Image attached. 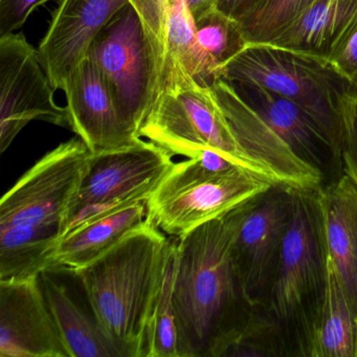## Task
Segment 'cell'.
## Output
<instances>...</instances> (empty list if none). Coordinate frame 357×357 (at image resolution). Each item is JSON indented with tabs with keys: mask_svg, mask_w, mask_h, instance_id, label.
<instances>
[{
	"mask_svg": "<svg viewBox=\"0 0 357 357\" xmlns=\"http://www.w3.org/2000/svg\"><path fill=\"white\" fill-rule=\"evenodd\" d=\"M234 208L175 238L173 301L188 357H223L252 312L234 262Z\"/></svg>",
	"mask_w": 357,
	"mask_h": 357,
	"instance_id": "6da1fadb",
	"label": "cell"
},
{
	"mask_svg": "<svg viewBox=\"0 0 357 357\" xmlns=\"http://www.w3.org/2000/svg\"><path fill=\"white\" fill-rule=\"evenodd\" d=\"M173 240L150 220L74 271L93 314L122 357H146L147 331Z\"/></svg>",
	"mask_w": 357,
	"mask_h": 357,
	"instance_id": "7a4b0ae2",
	"label": "cell"
},
{
	"mask_svg": "<svg viewBox=\"0 0 357 357\" xmlns=\"http://www.w3.org/2000/svg\"><path fill=\"white\" fill-rule=\"evenodd\" d=\"M319 189L294 190L291 221L261 304L279 321L294 357H310L327 294L329 255Z\"/></svg>",
	"mask_w": 357,
	"mask_h": 357,
	"instance_id": "3957f363",
	"label": "cell"
},
{
	"mask_svg": "<svg viewBox=\"0 0 357 357\" xmlns=\"http://www.w3.org/2000/svg\"><path fill=\"white\" fill-rule=\"evenodd\" d=\"M275 183L219 152L206 150L174 162L148 198V218L167 236L181 238Z\"/></svg>",
	"mask_w": 357,
	"mask_h": 357,
	"instance_id": "277c9868",
	"label": "cell"
},
{
	"mask_svg": "<svg viewBox=\"0 0 357 357\" xmlns=\"http://www.w3.org/2000/svg\"><path fill=\"white\" fill-rule=\"evenodd\" d=\"M139 137L160 146L173 158H196L213 150L271 178L238 145L211 86L200 84L173 58H166L153 105Z\"/></svg>",
	"mask_w": 357,
	"mask_h": 357,
	"instance_id": "5b68a950",
	"label": "cell"
},
{
	"mask_svg": "<svg viewBox=\"0 0 357 357\" xmlns=\"http://www.w3.org/2000/svg\"><path fill=\"white\" fill-rule=\"evenodd\" d=\"M221 78L255 83L294 102L317 123L340 155V103L350 95V85L327 58L255 43L225 66Z\"/></svg>",
	"mask_w": 357,
	"mask_h": 357,
	"instance_id": "8992f818",
	"label": "cell"
},
{
	"mask_svg": "<svg viewBox=\"0 0 357 357\" xmlns=\"http://www.w3.org/2000/svg\"><path fill=\"white\" fill-rule=\"evenodd\" d=\"M173 165L169 152L142 137L124 147L93 152L63 235L83 223L148 200Z\"/></svg>",
	"mask_w": 357,
	"mask_h": 357,
	"instance_id": "52a82bcc",
	"label": "cell"
},
{
	"mask_svg": "<svg viewBox=\"0 0 357 357\" xmlns=\"http://www.w3.org/2000/svg\"><path fill=\"white\" fill-rule=\"evenodd\" d=\"M89 55L103 75L123 121L139 137L158 93L160 72L143 22L130 3L102 29Z\"/></svg>",
	"mask_w": 357,
	"mask_h": 357,
	"instance_id": "ba28073f",
	"label": "cell"
},
{
	"mask_svg": "<svg viewBox=\"0 0 357 357\" xmlns=\"http://www.w3.org/2000/svg\"><path fill=\"white\" fill-rule=\"evenodd\" d=\"M93 151L73 137L29 169L0 202V229L50 227L63 236Z\"/></svg>",
	"mask_w": 357,
	"mask_h": 357,
	"instance_id": "9c48e42d",
	"label": "cell"
},
{
	"mask_svg": "<svg viewBox=\"0 0 357 357\" xmlns=\"http://www.w3.org/2000/svg\"><path fill=\"white\" fill-rule=\"evenodd\" d=\"M294 190L275 183L234 208V262L252 304H262L294 213Z\"/></svg>",
	"mask_w": 357,
	"mask_h": 357,
	"instance_id": "30bf717a",
	"label": "cell"
},
{
	"mask_svg": "<svg viewBox=\"0 0 357 357\" xmlns=\"http://www.w3.org/2000/svg\"><path fill=\"white\" fill-rule=\"evenodd\" d=\"M0 151H6L32 121L70 127L66 107L54 99L38 50L22 33L0 37Z\"/></svg>",
	"mask_w": 357,
	"mask_h": 357,
	"instance_id": "8fae6325",
	"label": "cell"
},
{
	"mask_svg": "<svg viewBox=\"0 0 357 357\" xmlns=\"http://www.w3.org/2000/svg\"><path fill=\"white\" fill-rule=\"evenodd\" d=\"M229 128L243 153L264 169L275 183L296 190H317L323 177L300 160L268 123L220 78L211 85Z\"/></svg>",
	"mask_w": 357,
	"mask_h": 357,
	"instance_id": "7c38bea8",
	"label": "cell"
},
{
	"mask_svg": "<svg viewBox=\"0 0 357 357\" xmlns=\"http://www.w3.org/2000/svg\"><path fill=\"white\" fill-rule=\"evenodd\" d=\"M0 357H68L39 275L0 280Z\"/></svg>",
	"mask_w": 357,
	"mask_h": 357,
	"instance_id": "4fadbf2b",
	"label": "cell"
},
{
	"mask_svg": "<svg viewBox=\"0 0 357 357\" xmlns=\"http://www.w3.org/2000/svg\"><path fill=\"white\" fill-rule=\"evenodd\" d=\"M127 5L128 0H59L38 47L41 66L55 91H63L97 35Z\"/></svg>",
	"mask_w": 357,
	"mask_h": 357,
	"instance_id": "5bb4252c",
	"label": "cell"
},
{
	"mask_svg": "<svg viewBox=\"0 0 357 357\" xmlns=\"http://www.w3.org/2000/svg\"><path fill=\"white\" fill-rule=\"evenodd\" d=\"M63 91L70 128L91 151L116 149L141 139L123 121L112 91L89 53L72 73Z\"/></svg>",
	"mask_w": 357,
	"mask_h": 357,
	"instance_id": "9a60e30c",
	"label": "cell"
},
{
	"mask_svg": "<svg viewBox=\"0 0 357 357\" xmlns=\"http://www.w3.org/2000/svg\"><path fill=\"white\" fill-rule=\"evenodd\" d=\"M229 83L291 151L321 174L324 185L344 174L340 154L317 123L294 102L255 83Z\"/></svg>",
	"mask_w": 357,
	"mask_h": 357,
	"instance_id": "2e32d148",
	"label": "cell"
},
{
	"mask_svg": "<svg viewBox=\"0 0 357 357\" xmlns=\"http://www.w3.org/2000/svg\"><path fill=\"white\" fill-rule=\"evenodd\" d=\"M319 195L328 255L357 315V185L344 173Z\"/></svg>",
	"mask_w": 357,
	"mask_h": 357,
	"instance_id": "e0dca14e",
	"label": "cell"
},
{
	"mask_svg": "<svg viewBox=\"0 0 357 357\" xmlns=\"http://www.w3.org/2000/svg\"><path fill=\"white\" fill-rule=\"evenodd\" d=\"M147 200L121 208L62 236L50 258L51 271H70L86 266L148 222Z\"/></svg>",
	"mask_w": 357,
	"mask_h": 357,
	"instance_id": "ac0fdd59",
	"label": "cell"
},
{
	"mask_svg": "<svg viewBox=\"0 0 357 357\" xmlns=\"http://www.w3.org/2000/svg\"><path fill=\"white\" fill-rule=\"evenodd\" d=\"M357 24V0H315L271 45L328 58Z\"/></svg>",
	"mask_w": 357,
	"mask_h": 357,
	"instance_id": "d6986e66",
	"label": "cell"
},
{
	"mask_svg": "<svg viewBox=\"0 0 357 357\" xmlns=\"http://www.w3.org/2000/svg\"><path fill=\"white\" fill-rule=\"evenodd\" d=\"M52 273L43 271L39 277L68 357H122L95 315H89Z\"/></svg>",
	"mask_w": 357,
	"mask_h": 357,
	"instance_id": "ffe728a7",
	"label": "cell"
},
{
	"mask_svg": "<svg viewBox=\"0 0 357 357\" xmlns=\"http://www.w3.org/2000/svg\"><path fill=\"white\" fill-rule=\"evenodd\" d=\"M310 357H357V315L330 259L327 294Z\"/></svg>",
	"mask_w": 357,
	"mask_h": 357,
	"instance_id": "44dd1931",
	"label": "cell"
},
{
	"mask_svg": "<svg viewBox=\"0 0 357 357\" xmlns=\"http://www.w3.org/2000/svg\"><path fill=\"white\" fill-rule=\"evenodd\" d=\"M62 233L50 227L0 229V280L26 279L49 269Z\"/></svg>",
	"mask_w": 357,
	"mask_h": 357,
	"instance_id": "7402d4cb",
	"label": "cell"
},
{
	"mask_svg": "<svg viewBox=\"0 0 357 357\" xmlns=\"http://www.w3.org/2000/svg\"><path fill=\"white\" fill-rule=\"evenodd\" d=\"M166 35V58L177 60L195 80L204 86H211L218 80L198 43L195 22L185 0H168Z\"/></svg>",
	"mask_w": 357,
	"mask_h": 357,
	"instance_id": "603a6c76",
	"label": "cell"
},
{
	"mask_svg": "<svg viewBox=\"0 0 357 357\" xmlns=\"http://www.w3.org/2000/svg\"><path fill=\"white\" fill-rule=\"evenodd\" d=\"M174 265L175 240H173L164 281L148 325L146 357H188L173 301Z\"/></svg>",
	"mask_w": 357,
	"mask_h": 357,
	"instance_id": "cb8c5ba5",
	"label": "cell"
},
{
	"mask_svg": "<svg viewBox=\"0 0 357 357\" xmlns=\"http://www.w3.org/2000/svg\"><path fill=\"white\" fill-rule=\"evenodd\" d=\"M223 357H294L284 330L264 305L255 304Z\"/></svg>",
	"mask_w": 357,
	"mask_h": 357,
	"instance_id": "d4e9b609",
	"label": "cell"
},
{
	"mask_svg": "<svg viewBox=\"0 0 357 357\" xmlns=\"http://www.w3.org/2000/svg\"><path fill=\"white\" fill-rule=\"evenodd\" d=\"M195 29L198 43L220 79L225 66L248 45L239 22L214 9L195 20Z\"/></svg>",
	"mask_w": 357,
	"mask_h": 357,
	"instance_id": "484cf974",
	"label": "cell"
},
{
	"mask_svg": "<svg viewBox=\"0 0 357 357\" xmlns=\"http://www.w3.org/2000/svg\"><path fill=\"white\" fill-rule=\"evenodd\" d=\"M315 0H257L238 22L248 45L271 43Z\"/></svg>",
	"mask_w": 357,
	"mask_h": 357,
	"instance_id": "4316f807",
	"label": "cell"
},
{
	"mask_svg": "<svg viewBox=\"0 0 357 357\" xmlns=\"http://www.w3.org/2000/svg\"><path fill=\"white\" fill-rule=\"evenodd\" d=\"M139 14L148 40L160 68L164 70L167 55V6L168 0H128Z\"/></svg>",
	"mask_w": 357,
	"mask_h": 357,
	"instance_id": "83f0119b",
	"label": "cell"
},
{
	"mask_svg": "<svg viewBox=\"0 0 357 357\" xmlns=\"http://www.w3.org/2000/svg\"><path fill=\"white\" fill-rule=\"evenodd\" d=\"M340 158L344 174L357 185V98L347 93L340 103Z\"/></svg>",
	"mask_w": 357,
	"mask_h": 357,
	"instance_id": "f1b7e54d",
	"label": "cell"
},
{
	"mask_svg": "<svg viewBox=\"0 0 357 357\" xmlns=\"http://www.w3.org/2000/svg\"><path fill=\"white\" fill-rule=\"evenodd\" d=\"M327 59L348 81L350 95L357 98V24L338 43Z\"/></svg>",
	"mask_w": 357,
	"mask_h": 357,
	"instance_id": "f546056e",
	"label": "cell"
},
{
	"mask_svg": "<svg viewBox=\"0 0 357 357\" xmlns=\"http://www.w3.org/2000/svg\"><path fill=\"white\" fill-rule=\"evenodd\" d=\"M50 0H0V37L20 30L29 16Z\"/></svg>",
	"mask_w": 357,
	"mask_h": 357,
	"instance_id": "4dcf8cb0",
	"label": "cell"
},
{
	"mask_svg": "<svg viewBox=\"0 0 357 357\" xmlns=\"http://www.w3.org/2000/svg\"><path fill=\"white\" fill-rule=\"evenodd\" d=\"M256 3L257 0H217L216 9L234 20H239Z\"/></svg>",
	"mask_w": 357,
	"mask_h": 357,
	"instance_id": "1f68e13d",
	"label": "cell"
},
{
	"mask_svg": "<svg viewBox=\"0 0 357 357\" xmlns=\"http://www.w3.org/2000/svg\"><path fill=\"white\" fill-rule=\"evenodd\" d=\"M217 0H185L194 22L204 14L216 9Z\"/></svg>",
	"mask_w": 357,
	"mask_h": 357,
	"instance_id": "d6a6232c",
	"label": "cell"
}]
</instances>
